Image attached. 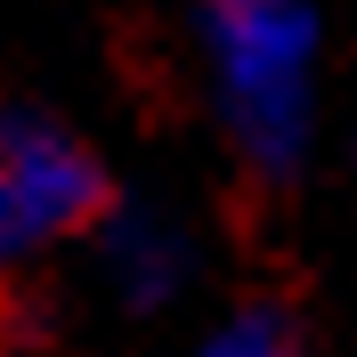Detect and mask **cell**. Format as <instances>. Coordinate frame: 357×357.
Wrapping results in <instances>:
<instances>
[{
  "instance_id": "obj_4",
  "label": "cell",
  "mask_w": 357,
  "mask_h": 357,
  "mask_svg": "<svg viewBox=\"0 0 357 357\" xmlns=\"http://www.w3.org/2000/svg\"><path fill=\"white\" fill-rule=\"evenodd\" d=\"M195 357H301V341H292L284 309H236L227 325H211V341Z\"/></svg>"
},
{
  "instance_id": "obj_2",
  "label": "cell",
  "mask_w": 357,
  "mask_h": 357,
  "mask_svg": "<svg viewBox=\"0 0 357 357\" xmlns=\"http://www.w3.org/2000/svg\"><path fill=\"white\" fill-rule=\"evenodd\" d=\"M106 220V162L41 106H0V268Z\"/></svg>"
},
{
  "instance_id": "obj_1",
  "label": "cell",
  "mask_w": 357,
  "mask_h": 357,
  "mask_svg": "<svg viewBox=\"0 0 357 357\" xmlns=\"http://www.w3.org/2000/svg\"><path fill=\"white\" fill-rule=\"evenodd\" d=\"M187 24L227 146L260 178H292L317 146V0H187Z\"/></svg>"
},
{
  "instance_id": "obj_3",
  "label": "cell",
  "mask_w": 357,
  "mask_h": 357,
  "mask_svg": "<svg viewBox=\"0 0 357 357\" xmlns=\"http://www.w3.org/2000/svg\"><path fill=\"white\" fill-rule=\"evenodd\" d=\"M98 268H106V284L122 309L155 317L171 309L178 292H187V236H178L162 211H106L98 220Z\"/></svg>"
}]
</instances>
